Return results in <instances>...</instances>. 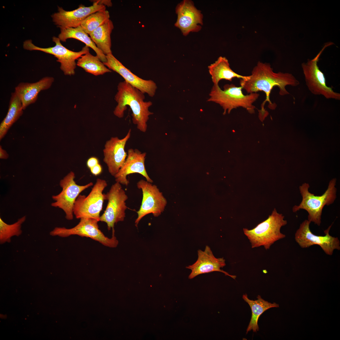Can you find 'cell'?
Wrapping results in <instances>:
<instances>
[{
  "label": "cell",
  "instance_id": "6da1fadb",
  "mask_svg": "<svg viewBox=\"0 0 340 340\" xmlns=\"http://www.w3.org/2000/svg\"><path fill=\"white\" fill-rule=\"evenodd\" d=\"M240 84L248 94L257 93L259 91L265 94L266 99L261 104V109L259 111V116L264 117L268 114L264 108L266 102H269L270 108H273L275 106L269 99L274 87H278L280 95L283 96L289 94L286 88V86H296L299 85V82L292 74L274 72L269 63L259 61L253 68L251 75L248 76L246 79H240Z\"/></svg>",
  "mask_w": 340,
  "mask_h": 340
},
{
  "label": "cell",
  "instance_id": "7a4b0ae2",
  "mask_svg": "<svg viewBox=\"0 0 340 340\" xmlns=\"http://www.w3.org/2000/svg\"><path fill=\"white\" fill-rule=\"evenodd\" d=\"M117 91L115 97L117 104L114 114L119 118H122L127 106H128L132 112L133 123L137 125L139 130L145 132L149 116L153 114L149 109L152 105V102L145 101L144 94L125 81L119 83Z\"/></svg>",
  "mask_w": 340,
  "mask_h": 340
},
{
  "label": "cell",
  "instance_id": "3957f363",
  "mask_svg": "<svg viewBox=\"0 0 340 340\" xmlns=\"http://www.w3.org/2000/svg\"><path fill=\"white\" fill-rule=\"evenodd\" d=\"M336 179L331 180L325 192L320 196H315L309 191V184L304 183L299 187L302 200L298 205L292 207L293 212H296L301 209L306 210L308 213V220L318 226L321 222L322 210L325 206L334 203L337 197V189L335 187Z\"/></svg>",
  "mask_w": 340,
  "mask_h": 340
},
{
  "label": "cell",
  "instance_id": "277c9868",
  "mask_svg": "<svg viewBox=\"0 0 340 340\" xmlns=\"http://www.w3.org/2000/svg\"><path fill=\"white\" fill-rule=\"evenodd\" d=\"M287 224L284 216L278 213L275 208L266 220L252 229L243 228V231L252 248L263 246L267 250L275 242L285 237L286 235L281 232L280 229Z\"/></svg>",
  "mask_w": 340,
  "mask_h": 340
},
{
  "label": "cell",
  "instance_id": "5b68a950",
  "mask_svg": "<svg viewBox=\"0 0 340 340\" xmlns=\"http://www.w3.org/2000/svg\"><path fill=\"white\" fill-rule=\"evenodd\" d=\"M222 90L218 85L213 84L207 101L219 104L224 109V114L227 110L230 113L233 109L240 107L245 108L250 113L254 112L255 107L253 104L258 98L259 94L244 95L241 86L236 87L232 84H225Z\"/></svg>",
  "mask_w": 340,
  "mask_h": 340
},
{
  "label": "cell",
  "instance_id": "8992f818",
  "mask_svg": "<svg viewBox=\"0 0 340 340\" xmlns=\"http://www.w3.org/2000/svg\"><path fill=\"white\" fill-rule=\"evenodd\" d=\"M106 181L98 178L88 195H79L74 203L73 212L76 218H90L100 221L105 194L103 192L107 187Z\"/></svg>",
  "mask_w": 340,
  "mask_h": 340
},
{
  "label": "cell",
  "instance_id": "52a82bcc",
  "mask_svg": "<svg viewBox=\"0 0 340 340\" xmlns=\"http://www.w3.org/2000/svg\"><path fill=\"white\" fill-rule=\"evenodd\" d=\"M78 224L70 229L65 227H55L50 232L52 236H58L62 237L76 235L82 237L90 238L99 242L102 245L109 247H116L118 241L115 235V230H112V236H106L99 229L98 220L90 218H81Z\"/></svg>",
  "mask_w": 340,
  "mask_h": 340
},
{
  "label": "cell",
  "instance_id": "ba28073f",
  "mask_svg": "<svg viewBox=\"0 0 340 340\" xmlns=\"http://www.w3.org/2000/svg\"><path fill=\"white\" fill-rule=\"evenodd\" d=\"M332 43L325 45L319 53L313 59L308 60L301 65L306 85L309 91L315 95H322L327 99L340 100V94L334 92L326 83L323 73L317 65L319 58L323 50Z\"/></svg>",
  "mask_w": 340,
  "mask_h": 340
},
{
  "label": "cell",
  "instance_id": "9c48e42d",
  "mask_svg": "<svg viewBox=\"0 0 340 340\" xmlns=\"http://www.w3.org/2000/svg\"><path fill=\"white\" fill-rule=\"evenodd\" d=\"M53 41L55 45L47 48L39 47L34 45L31 40H26L24 42L23 47L29 50H39L54 55L57 59V61L60 64V69L64 75L71 76L75 73L77 65L76 62L81 56L89 51V47L85 45L78 52H74L68 49L61 43L60 39L53 37Z\"/></svg>",
  "mask_w": 340,
  "mask_h": 340
},
{
  "label": "cell",
  "instance_id": "30bf717a",
  "mask_svg": "<svg viewBox=\"0 0 340 340\" xmlns=\"http://www.w3.org/2000/svg\"><path fill=\"white\" fill-rule=\"evenodd\" d=\"M75 177L73 172L69 173L60 182V185L62 189L61 192L52 196L55 201L51 204V206L62 209L68 220L73 219V207L77 197L81 192L93 185L92 182L83 185H78L74 180Z\"/></svg>",
  "mask_w": 340,
  "mask_h": 340
},
{
  "label": "cell",
  "instance_id": "8fae6325",
  "mask_svg": "<svg viewBox=\"0 0 340 340\" xmlns=\"http://www.w3.org/2000/svg\"><path fill=\"white\" fill-rule=\"evenodd\" d=\"M105 194L108 203L105 210L100 216V221L106 224L108 230H113L115 224L124 219L125 211L128 208L126 201L128 196L121 184L117 182L112 184Z\"/></svg>",
  "mask_w": 340,
  "mask_h": 340
},
{
  "label": "cell",
  "instance_id": "7c38bea8",
  "mask_svg": "<svg viewBox=\"0 0 340 340\" xmlns=\"http://www.w3.org/2000/svg\"><path fill=\"white\" fill-rule=\"evenodd\" d=\"M311 222L308 219L303 221L295 235V241L302 248H307L314 245L319 246L327 255L331 256L335 249L340 250V242L338 237L331 235L329 231L332 224L324 231V236L313 234L310 229Z\"/></svg>",
  "mask_w": 340,
  "mask_h": 340
},
{
  "label": "cell",
  "instance_id": "4fadbf2b",
  "mask_svg": "<svg viewBox=\"0 0 340 340\" xmlns=\"http://www.w3.org/2000/svg\"><path fill=\"white\" fill-rule=\"evenodd\" d=\"M137 186L141 190L143 197L140 208L137 212L138 217L135 222L136 227L141 219L147 214L152 213L155 217L159 216L167 204L166 199L156 185L141 179L137 183Z\"/></svg>",
  "mask_w": 340,
  "mask_h": 340
},
{
  "label": "cell",
  "instance_id": "5bb4252c",
  "mask_svg": "<svg viewBox=\"0 0 340 340\" xmlns=\"http://www.w3.org/2000/svg\"><path fill=\"white\" fill-rule=\"evenodd\" d=\"M176 12L177 19L175 26L179 28L185 36L190 32L200 31L203 24V15L190 0H184L177 5Z\"/></svg>",
  "mask_w": 340,
  "mask_h": 340
},
{
  "label": "cell",
  "instance_id": "9a60e30c",
  "mask_svg": "<svg viewBox=\"0 0 340 340\" xmlns=\"http://www.w3.org/2000/svg\"><path fill=\"white\" fill-rule=\"evenodd\" d=\"M130 129L125 136L122 139L113 137L107 141L103 150V161L106 164L109 173L114 176L118 172L124 163L127 156L125 147L130 137Z\"/></svg>",
  "mask_w": 340,
  "mask_h": 340
},
{
  "label": "cell",
  "instance_id": "2e32d148",
  "mask_svg": "<svg viewBox=\"0 0 340 340\" xmlns=\"http://www.w3.org/2000/svg\"><path fill=\"white\" fill-rule=\"evenodd\" d=\"M105 9V5L95 3L89 7L81 5L76 9L70 11L58 6V12L53 14L52 17L54 24L60 28H76L80 26L81 23L92 14Z\"/></svg>",
  "mask_w": 340,
  "mask_h": 340
},
{
  "label": "cell",
  "instance_id": "e0dca14e",
  "mask_svg": "<svg viewBox=\"0 0 340 340\" xmlns=\"http://www.w3.org/2000/svg\"><path fill=\"white\" fill-rule=\"evenodd\" d=\"M106 57L107 61L103 63L109 69L118 73L125 81L143 93H146L151 97L155 95L157 86L154 82L151 80L142 79L132 73L116 59L112 53L106 55Z\"/></svg>",
  "mask_w": 340,
  "mask_h": 340
},
{
  "label": "cell",
  "instance_id": "ac0fdd59",
  "mask_svg": "<svg viewBox=\"0 0 340 340\" xmlns=\"http://www.w3.org/2000/svg\"><path fill=\"white\" fill-rule=\"evenodd\" d=\"M146 155V153H142L137 149H129L124 163L114 176L116 182L127 186L129 183L127 178V176L131 174L138 173L144 177L148 182L153 183V181L148 175L145 167Z\"/></svg>",
  "mask_w": 340,
  "mask_h": 340
},
{
  "label": "cell",
  "instance_id": "d6986e66",
  "mask_svg": "<svg viewBox=\"0 0 340 340\" xmlns=\"http://www.w3.org/2000/svg\"><path fill=\"white\" fill-rule=\"evenodd\" d=\"M197 252L198 258L196 261L193 264L186 267L191 271L189 276V279H192L201 274L214 271L222 272L226 275L235 279L236 276L230 275L220 269L225 266V260L223 258H216L208 246H206L204 251L199 250Z\"/></svg>",
  "mask_w": 340,
  "mask_h": 340
},
{
  "label": "cell",
  "instance_id": "ffe728a7",
  "mask_svg": "<svg viewBox=\"0 0 340 340\" xmlns=\"http://www.w3.org/2000/svg\"><path fill=\"white\" fill-rule=\"evenodd\" d=\"M54 81L52 77H43L38 81L33 82H21L15 88V92L19 97L23 110L37 101L39 93L49 89Z\"/></svg>",
  "mask_w": 340,
  "mask_h": 340
},
{
  "label": "cell",
  "instance_id": "44dd1931",
  "mask_svg": "<svg viewBox=\"0 0 340 340\" xmlns=\"http://www.w3.org/2000/svg\"><path fill=\"white\" fill-rule=\"evenodd\" d=\"M209 73L214 85H218L219 81L224 79L231 81L234 78L246 79L248 76L239 75L231 68L228 60L222 56L219 57L214 63L208 66Z\"/></svg>",
  "mask_w": 340,
  "mask_h": 340
},
{
  "label": "cell",
  "instance_id": "7402d4cb",
  "mask_svg": "<svg viewBox=\"0 0 340 340\" xmlns=\"http://www.w3.org/2000/svg\"><path fill=\"white\" fill-rule=\"evenodd\" d=\"M60 29V32L58 38L60 41H66L69 38H74L83 42L85 45L93 49L96 52V55L103 63L106 62V55L96 46L95 44L89 37L88 34L82 29L81 26L76 28H65Z\"/></svg>",
  "mask_w": 340,
  "mask_h": 340
},
{
  "label": "cell",
  "instance_id": "603a6c76",
  "mask_svg": "<svg viewBox=\"0 0 340 340\" xmlns=\"http://www.w3.org/2000/svg\"><path fill=\"white\" fill-rule=\"evenodd\" d=\"M23 109L20 99L14 91L11 93L7 113L0 125V140L4 137L12 125L21 116Z\"/></svg>",
  "mask_w": 340,
  "mask_h": 340
},
{
  "label": "cell",
  "instance_id": "cb8c5ba5",
  "mask_svg": "<svg viewBox=\"0 0 340 340\" xmlns=\"http://www.w3.org/2000/svg\"><path fill=\"white\" fill-rule=\"evenodd\" d=\"M113 28V22L109 19L89 34L97 47L105 55L112 53L110 35Z\"/></svg>",
  "mask_w": 340,
  "mask_h": 340
},
{
  "label": "cell",
  "instance_id": "d4e9b609",
  "mask_svg": "<svg viewBox=\"0 0 340 340\" xmlns=\"http://www.w3.org/2000/svg\"><path fill=\"white\" fill-rule=\"evenodd\" d=\"M257 298V300H253L249 299L246 294H243L242 296L243 299L250 306L252 312L251 319L246 330V334L251 330L254 332L259 330L258 319L264 311L271 308L279 307L278 304L275 303H272L265 301L259 295Z\"/></svg>",
  "mask_w": 340,
  "mask_h": 340
},
{
  "label": "cell",
  "instance_id": "484cf974",
  "mask_svg": "<svg viewBox=\"0 0 340 340\" xmlns=\"http://www.w3.org/2000/svg\"><path fill=\"white\" fill-rule=\"evenodd\" d=\"M76 65L86 72L95 76L102 75L111 71L98 56L92 55L89 52L81 56L77 60Z\"/></svg>",
  "mask_w": 340,
  "mask_h": 340
},
{
  "label": "cell",
  "instance_id": "4316f807",
  "mask_svg": "<svg viewBox=\"0 0 340 340\" xmlns=\"http://www.w3.org/2000/svg\"><path fill=\"white\" fill-rule=\"evenodd\" d=\"M108 11L103 10L98 11L89 15L81 23V26L88 34L103 25L110 19Z\"/></svg>",
  "mask_w": 340,
  "mask_h": 340
},
{
  "label": "cell",
  "instance_id": "83f0119b",
  "mask_svg": "<svg viewBox=\"0 0 340 340\" xmlns=\"http://www.w3.org/2000/svg\"><path fill=\"white\" fill-rule=\"evenodd\" d=\"M26 220L24 216L18 219L17 222L11 224L6 223L0 218V242L1 244L6 242H10L11 238L13 236H19L22 233V224Z\"/></svg>",
  "mask_w": 340,
  "mask_h": 340
},
{
  "label": "cell",
  "instance_id": "f1b7e54d",
  "mask_svg": "<svg viewBox=\"0 0 340 340\" xmlns=\"http://www.w3.org/2000/svg\"><path fill=\"white\" fill-rule=\"evenodd\" d=\"M99 163L98 158L94 156L90 157L87 162V166L89 169L95 166Z\"/></svg>",
  "mask_w": 340,
  "mask_h": 340
},
{
  "label": "cell",
  "instance_id": "f546056e",
  "mask_svg": "<svg viewBox=\"0 0 340 340\" xmlns=\"http://www.w3.org/2000/svg\"><path fill=\"white\" fill-rule=\"evenodd\" d=\"M92 174L97 176L100 174L102 172V168L101 165L99 163L90 169Z\"/></svg>",
  "mask_w": 340,
  "mask_h": 340
},
{
  "label": "cell",
  "instance_id": "4dcf8cb0",
  "mask_svg": "<svg viewBox=\"0 0 340 340\" xmlns=\"http://www.w3.org/2000/svg\"><path fill=\"white\" fill-rule=\"evenodd\" d=\"M90 1H92L91 2L93 3H95L98 4L103 5L105 6H107L109 7H111L112 5L111 1L110 0H97Z\"/></svg>",
  "mask_w": 340,
  "mask_h": 340
},
{
  "label": "cell",
  "instance_id": "1f68e13d",
  "mask_svg": "<svg viewBox=\"0 0 340 340\" xmlns=\"http://www.w3.org/2000/svg\"><path fill=\"white\" fill-rule=\"evenodd\" d=\"M9 157L6 151L3 150L1 145L0 146V158L1 159H5L8 158Z\"/></svg>",
  "mask_w": 340,
  "mask_h": 340
}]
</instances>
